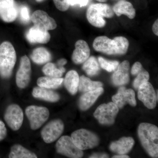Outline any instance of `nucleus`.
Instances as JSON below:
<instances>
[{"mask_svg": "<svg viewBox=\"0 0 158 158\" xmlns=\"http://www.w3.org/2000/svg\"><path fill=\"white\" fill-rule=\"evenodd\" d=\"M139 140L144 149L153 158L158 156V128L150 123H143L138 126Z\"/></svg>", "mask_w": 158, "mask_h": 158, "instance_id": "f257e3e1", "label": "nucleus"}, {"mask_svg": "<svg viewBox=\"0 0 158 158\" xmlns=\"http://www.w3.org/2000/svg\"><path fill=\"white\" fill-rule=\"evenodd\" d=\"M16 61V54L14 47L9 41L0 45V76L3 78L11 76Z\"/></svg>", "mask_w": 158, "mask_h": 158, "instance_id": "f03ea898", "label": "nucleus"}, {"mask_svg": "<svg viewBox=\"0 0 158 158\" xmlns=\"http://www.w3.org/2000/svg\"><path fill=\"white\" fill-rule=\"evenodd\" d=\"M114 15V12L107 4L97 3L89 6L87 11V18L88 22L92 26L102 28L106 24L104 17L111 18Z\"/></svg>", "mask_w": 158, "mask_h": 158, "instance_id": "7ed1b4c3", "label": "nucleus"}, {"mask_svg": "<svg viewBox=\"0 0 158 158\" xmlns=\"http://www.w3.org/2000/svg\"><path fill=\"white\" fill-rule=\"evenodd\" d=\"M71 138L76 146L82 151L94 148L100 142L96 134L85 129L75 131L71 134Z\"/></svg>", "mask_w": 158, "mask_h": 158, "instance_id": "20e7f679", "label": "nucleus"}, {"mask_svg": "<svg viewBox=\"0 0 158 158\" xmlns=\"http://www.w3.org/2000/svg\"><path fill=\"white\" fill-rule=\"evenodd\" d=\"M25 113L30 121L31 128L33 130L41 127L48 120L50 115L47 108L36 106H28L26 108Z\"/></svg>", "mask_w": 158, "mask_h": 158, "instance_id": "39448f33", "label": "nucleus"}, {"mask_svg": "<svg viewBox=\"0 0 158 158\" xmlns=\"http://www.w3.org/2000/svg\"><path fill=\"white\" fill-rule=\"evenodd\" d=\"M118 110V106L114 103L103 104L97 108L94 116L101 124L112 125L115 122Z\"/></svg>", "mask_w": 158, "mask_h": 158, "instance_id": "423d86ee", "label": "nucleus"}, {"mask_svg": "<svg viewBox=\"0 0 158 158\" xmlns=\"http://www.w3.org/2000/svg\"><path fill=\"white\" fill-rule=\"evenodd\" d=\"M56 147L58 153L68 157L80 158L84 156L83 151L76 146L71 138L68 136L61 137L57 141Z\"/></svg>", "mask_w": 158, "mask_h": 158, "instance_id": "0eeeda50", "label": "nucleus"}, {"mask_svg": "<svg viewBox=\"0 0 158 158\" xmlns=\"http://www.w3.org/2000/svg\"><path fill=\"white\" fill-rule=\"evenodd\" d=\"M64 129L63 122L57 119L49 122L42 129L41 135L46 143H51L56 141L61 135Z\"/></svg>", "mask_w": 158, "mask_h": 158, "instance_id": "6e6552de", "label": "nucleus"}, {"mask_svg": "<svg viewBox=\"0 0 158 158\" xmlns=\"http://www.w3.org/2000/svg\"><path fill=\"white\" fill-rule=\"evenodd\" d=\"M23 113L18 105H10L6 109L4 119L13 131H16L21 127L23 121Z\"/></svg>", "mask_w": 158, "mask_h": 158, "instance_id": "1a4fd4ad", "label": "nucleus"}, {"mask_svg": "<svg viewBox=\"0 0 158 158\" xmlns=\"http://www.w3.org/2000/svg\"><path fill=\"white\" fill-rule=\"evenodd\" d=\"M138 89V99L146 107L150 110L154 109L156 106L158 97L152 84L148 81L145 82L140 85Z\"/></svg>", "mask_w": 158, "mask_h": 158, "instance_id": "9d476101", "label": "nucleus"}, {"mask_svg": "<svg viewBox=\"0 0 158 158\" xmlns=\"http://www.w3.org/2000/svg\"><path fill=\"white\" fill-rule=\"evenodd\" d=\"M31 62L27 56L21 58L19 68L16 76V83L20 88H26L28 85L31 80Z\"/></svg>", "mask_w": 158, "mask_h": 158, "instance_id": "9b49d317", "label": "nucleus"}, {"mask_svg": "<svg viewBox=\"0 0 158 158\" xmlns=\"http://www.w3.org/2000/svg\"><path fill=\"white\" fill-rule=\"evenodd\" d=\"M31 20L34 26L44 31H50L57 27L55 19L50 17L48 13L42 10L34 11L31 15Z\"/></svg>", "mask_w": 158, "mask_h": 158, "instance_id": "f8f14e48", "label": "nucleus"}, {"mask_svg": "<svg viewBox=\"0 0 158 158\" xmlns=\"http://www.w3.org/2000/svg\"><path fill=\"white\" fill-rule=\"evenodd\" d=\"M18 9L15 0H0V19L11 23L17 18Z\"/></svg>", "mask_w": 158, "mask_h": 158, "instance_id": "ddd939ff", "label": "nucleus"}, {"mask_svg": "<svg viewBox=\"0 0 158 158\" xmlns=\"http://www.w3.org/2000/svg\"><path fill=\"white\" fill-rule=\"evenodd\" d=\"M112 100L118 108H122L127 104L132 106H135L137 105L134 90L127 89L124 87L119 88L117 93L112 97Z\"/></svg>", "mask_w": 158, "mask_h": 158, "instance_id": "4468645a", "label": "nucleus"}, {"mask_svg": "<svg viewBox=\"0 0 158 158\" xmlns=\"http://www.w3.org/2000/svg\"><path fill=\"white\" fill-rule=\"evenodd\" d=\"M93 46L97 52L109 55H116V47L113 40L106 36L97 37L94 41Z\"/></svg>", "mask_w": 158, "mask_h": 158, "instance_id": "2eb2a0df", "label": "nucleus"}, {"mask_svg": "<svg viewBox=\"0 0 158 158\" xmlns=\"http://www.w3.org/2000/svg\"><path fill=\"white\" fill-rule=\"evenodd\" d=\"M129 69L130 63L127 60L119 64L112 76L113 84L116 86L127 84L130 81Z\"/></svg>", "mask_w": 158, "mask_h": 158, "instance_id": "dca6fc26", "label": "nucleus"}, {"mask_svg": "<svg viewBox=\"0 0 158 158\" xmlns=\"http://www.w3.org/2000/svg\"><path fill=\"white\" fill-rule=\"evenodd\" d=\"M75 47L72 56L73 61L76 64L84 63L90 56V49L88 43L83 40H79L76 43Z\"/></svg>", "mask_w": 158, "mask_h": 158, "instance_id": "f3484780", "label": "nucleus"}, {"mask_svg": "<svg viewBox=\"0 0 158 158\" xmlns=\"http://www.w3.org/2000/svg\"><path fill=\"white\" fill-rule=\"evenodd\" d=\"M26 38L31 43L46 44L49 41L51 36L48 31L34 26L27 32Z\"/></svg>", "mask_w": 158, "mask_h": 158, "instance_id": "a211bd4d", "label": "nucleus"}, {"mask_svg": "<svg viewBox=\"0 0 158 158\" xmlns=\"http://www.w3.org/2000/svg\"><path fill=\"white\" fill-rule=\"evenodd\" d=\"M102 87L97 88L95 90L88 91L80 98L79 108L82 111L88 110L94 104L100 95L103 93Z\"/></svg>", "mask_w": 158, "mask_h": 158, "instance_id": "6ab92c4d", "label": "nucleus"}, {"mask_svg": "<svg viewBox=\"0 0 158 158\" xmlns=\"http://www.w3.org/2000/svg\"><path fill=\"white\" fill-rule=\"evenodd\" d=\"M135 141L131 137H123L118 141L112 142L110 145V150L119 155H125L132 149Z\"/></svg>", "mask_w": 158, "mask_h": 158, "instance_id": "aec40b11", "label": "nucleus"}, {"mask_svg": "<svg viewBox=\"0 0 158 158\" xmlns=\"http://www.w3.org/2000/svg\"><path fill=\"white\" fill-rule=\"evenodd\" d=\"M32 95L35 98L40 99L51 102H58L60 99V96L56 92L50 89L39 86L34 88Z\"/></svg>", "mask_w": 158, "mask_h": 158, "instance_id": "412c9836", "label": "nucleus"}, {"mask_svg": "<svg viewBox=\"0 0 158 158\" xmlns=\"http://www.w3.org/2000/svg\"><path fill=\"white\" fill-rule=\"evenodd\" d=\"M113 11L118 16L122 15H127L130 19H133L136 15V11L132 4L124 0L119 1L113 6Z\"/></svg>", "mask_w": 158, "mask_h": 158, "instance_id": "4be33fe9", "label": "nucleus"}, {"mask_svg": "<svg viewBox=\"0 0 158 158\" xmlns=\"http://www.w3.org/2000/svg\"><path fill=\"white\" fill-rule=\"evenodd\" d=\"M79 77L75 70H70L66 73L64 79V85L67 90L72 95H74L78 90Z\"/></svg>", "mask_w": 158, "mask_h": 158, "instance_id": "5701e85b", "label": "nucleus"}, {"mask_svg": "<svg viewBox=\"0 0 158 158\" xmlns=\"http://www.w3.org/2000/svg\"><path fill=\"white\" fill-rule=\"evenodd\" d=\"M51 55L47 49L40 47L35 49L31 55L32 61L38 65L48 63L50 61Z\"/></svg>", "mask_w": 158, "mask_h": 158, "instance_id": "b1692460", "label": "nucleus"}, {"mask_svg": "<svg viewBox=\"0 0 158 158\" xmlns=\"http://www.w3.org/2000/svg\"><path fill=\"white\" fill-rule=\"evenodd\" d=\"M64 81L62 78H55L46 76L41 77L38 79L37 84L38 86L48 89H57L62 85Z\"/></svg>", "mask_w": 158, "mask_h": 158, "instance_id": "393cba45", "label": "nucleus"}, {"mask_svg": "<svg viewBox=\"0 0 158 158\" xmlns=\"http://www.w3.org/2000/svg\"><path fill=\"white\" fill-rule=\"evenodd\" d=\"M10 158H37V156L20 144H15L11 147Z\"/></svg>", "mask_w": 158, "mask_h": 158, "instance_id": "a878e982", "label": "nucleus"}, {"mask_svg": "<svg viewBox=\"0 0 158 158\" xmlns=\"http://www.w3.org/2000/svg\"><path fill=\"white\" fill-rule=\"evenodd\" d=\"M102 82L93 81L85 76H82L79 77L78 89L81 92H88L102 87Z\"/></svg>", "mask_w": 158, "mask_h": 158, "instance_id": "bb28decb", "label": "nucleus"}, {"mask_svg": "<svg viewBox=\"0 0 158 158\" xmlns=\"http://www.w3.org/2000/svg\"><path fill=\"white\" fill-rule=\"evenodd\" d=\"M83 69L89 76L97 75L99 72L100 68L96 58L94 56L89 57L84 63Z\"/></svg>", "mask_w": 158, "mask_h": 158, "instance_id": "cd10ccee", "label": "nucleus"}, {"mask_svg": "<svg viewBox=\"0 0 158 158\" xmlns=\"http://www.w3.org/2000/svg\"><path fill=\"white\" fill-rule=\"evenodd\" d=\"M42 71L46 76L61 78L63 73H65V69L63 66L58 68L54 63L48 62L44 66Z\"/></svg>", "mask_w": 158, "mask_h": 158, "instance_id": "c85d7f7f", "label": "nucleus"}, {"mask_svg": "<svg viewBox=\"0 0 158 158\" xmlns=\"http://www.w3.org/2000/svg\"><path fill=\"white\" fill-rule=\"evenodd\" d=\"M116 47V55H122L126 53L129 46V42L126 38L117 37L113 39Z\"/></svg>", "mask_w": 158, "mask_h": 158, "instance_id": "c756f323", "label": "nucleus"}, {"mask_svg": "<svg viewBox=\"0 0 158 158\" xmlns=\"http://www.w3.org/2000/svg\"><path fill=\"white\" fill-rule=\"evenodd\" d=\"M98 60L101 68L109 72L115 71L119 65L118 61H109L102 57H99Z\"/></svg>", "mask_w": 158, "mask_h": 158, "instance_id": "7c9ffc66", "label": "nucleus"}, {"mask_svg": "<svg viewBox=\"0 0 158 158\" xmlns=\"http://www.w3.org/2000/svg\"><path fill=\"white\" fill-rule=\"evenodd\" d=\"M149 79V74L147 71L143 69L137 75L133 83V86L135 89H138L140 85L143 83L148 81Z\"/></svg>", "mask_w": 158, "mask_h": 158, "instance_id": "2f4dec72", "label": "nucleus"}, {"mask_svg": "<svg viewBox=\"0 0 158 158\" xmlns=\"http://www.w3.org/2000/svg\"><path fill=\"white\" fill-rule=\"evenodd\" d=\"M19 14L20 18L22 21L25 23H30L31 20L30 10L28 7L26 6H23L19 9Z\"/></svg>", "mask_w": 158, "mask_h": 158, "instance_id": "473e14b6", "label": "nucleus"}, {"mask_svg": "<svg viewBox=\"0 0 158 158\" xmlns=\"http://www.w3.org/2000/svg\"><path fill=\"white\" fill-rule=\"evenodd\" d=\"M53 2L57 9L60 11H65L69 8L68 0H53Z\"/></svg>", "mask_w": 158, "mask_h": 158, "instance_id": "72a5a7b5", "label": "nucleus"}, {"mask_svg": "<svg viewBox=\"0 0 158 158\" xmlns=\"http://www.w3.org/2000/svg\"><path fill=\"white\" fill-rule=\"evenodd\" d=\"M143 69L141 63L140 62H136L132 67L131 73L133 75H137Z\"/></svg>", "mask_w": 158, "mask_h": 158, "instance_id": "f704fd0d", "label": "nucleus"}, {"mask_svg": "<svg viewBox=\"0 0 158 158\" xmlns=\"http://www.w3.org/2000/svg\"><path fill=\"white\" fill-rule=\"evenodd\" d=\"M69 6H73L78 5L80 7L86 6L88 4V0H68Z\"/></svg>", "mask_w": 158, "mask_h": 158, "instance_id": "c9c22d12", "label": "nucleus"}, {"mask_svg": "<svg viewBox=\"0 0 158 158\" xmlns=\"http://www.w3.org/2000/svg\"><path fill=\"white\" fill-rule=\"evenodd\" d=\"M7 135V131L6 126L2 121L0 120V141L5 139Z\"/></svg>", "mask_w": 158, "mask_h": 158, "instance_id": "e433bc0d", "label": "nucleus"}, {"mask_svg": "<svg viewBox=\"0 0 158 158\" xmlns=\"http://www.w3.org/2000/svg\"><path fill=\"white\" fill-rule=\"evenodd\" d=\"M152 31L154 34L158 36V19H157L153 25Z\"/></svg>", "mask_w": 158, "mask_h": 158, "instance_id": "4c0bfd02", "label": "nucleus"}, {"mask_svg": "<svg viewBox=\"0 0 158 158\" xmlns=\"http://www.w3.org/2000/svg\"><path fill=\"white\" fill-rule=\"evenodd\" d=\"M108 155L106 154H94L91 156H90V158H108Z\"/></svg>", "mask_w": 158, "mask_h": 158, "instance_id": "58836bf2", "label": "nucleus"}, {"mask_svg": "<svg viewBox=\"0 0 158 158\" xmlns=\"http://www.w3.org/2000/svg\"><path fill=\"white\" fill-rule=\"evenodd\" d=\"M67 61L65 59H60L58 62V65L59 67H62L63 65H65L67 63Z\"/></svg>", "mask_w": 158, "mask_h": 158, "instance_id": "ea45409f", "label": "nucleus"}, {"mask_svg": "<svg viewBox=\"0 0 158 158\" xmlns=\"http://www.w3.org/2000/svg\"><path fill=\"white\" fill-rule=\"evenodd\" d=\"M113 158H130L129 156L125 155H119L115 156L113 157Z\"/></svg>", "mask_w": 158, "mask_h": 158, "instance_id": "a19ab883", "label": "nucleus"}, {"mask_svg": "<svg viewBox=\"0 0 158 158\" xmlns=\"http://www.w3.org/2000/svg\"><path fill=\"white\" fill-rule=\"evenodd\" d=\"M100 2H106L107 0H96Z\"/></svg>", "mask_w": 158, "mask_h": 158, "instance_id": "79ce46f5", "label": "nucleus"}, {"mask_svg": "<svg viewBox=\"0 0 158 158\" xmlns=\"http://www.w3.org/2000/svg\"><path fill=\"white\" fill-rule=\"evenodd\" d=\"M37 2H42V1H44V0H37Z\"/></svg>", "mask_w": 158, "mask_h": 158, "instance_id": "37998d69", "label": "nucleus"}]
</instances>
